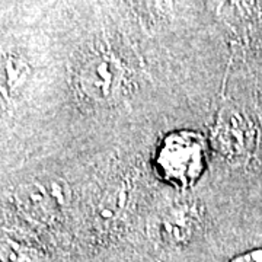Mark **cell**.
<instances>
[{
    "instance_id": "2",
    "label": "cell",
    "mask_w": 262,
    "mask_h": 262,
    "mask_svg": "<svg viewBox=\"0 0 262 262\" xmlns=\"http://www.w3.org/2000/svg\"><path fill=\"white\" fill-rule=\"evenodd\" d=\"M121 80V69L111 57L96 56L84 63L79 75V86L94 101H105L113 96Z\"/></svg>"
},
{
    "instance_id": "3",
    "label": "cell",
    "mask_w": 262,
    "mask_h": 262,
    "mask_svg": "<svg viewBox=\"0 0 262 262\" xmlns=\"http://www.w3.org/2000/svg\"><path fill=\"white\" fill-rule=\"evenodd\" d=\"M229 262H262V248L253 249V251L242 253V255H237Z\"/></svg>"
},
{
    "instance_id": "1",
    "label": "cell",
    "mask_w": 262,
    "mask_h": 262,
    "mask_svg": "<svg viewBox=\"0 0 262 262\" xmlns=\"http://www.w3.org/2000/svg\"><path fill=\"white\" fill-rule=\"evenodd\" d=\"M155 166L160 178L178 188L191 187L206 170V144L189 130L169 133L156 150Z\"/></svg>"
}]
</instances>
